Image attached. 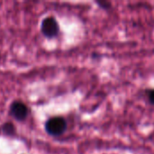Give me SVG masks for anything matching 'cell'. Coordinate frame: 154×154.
Returning a JSON list of instances; mask_svg holds the SVG:
<instances>
[{
	"instance_id": "1",
	"label": "cell",
	"mask_w": 154,
	"mask_h": 154,
	"mask_svg": "<svg viewBox=\"0 0 154 154\" xmlns=\"http://www.w3.org/2000/svg\"><path fill=\"white\" fill-rule=\"evenodd\" d=\"M67 121L61 116H52L49 118L44 125L46 133L53 137L62 135L67 130Z\"/></svg>"
},
{
	"instance_id": "2",
	"label": "cell",
	"mask_w": 154,
	"mask_h": 154,
	"mask_svg": "<svg viewBox=\"0 0 154 154\" xmlns=\"http://www.w3.org/2000/svg\"><path fill=\"white\" fill-rule=\"evenodd\" d=\"M41 32L43 36L48 39L55 38L60 32V25L58 21L53 16L45 17L42 21Z\"/></svg>"
},
{
	"instance_id": "3",
	"label": "cell",
	"mask_w": 154,
	"mask_h": 154,
	"mask_svg": "<svg viewBox=\"0 0 154 154\" xmlns=\"http://www.w3.org/2000/svg\"><path fill=\"white\" fill-rule=\"evenodd\" d=\"M10 116L18 122L26 120L29 115V107L21 100H14L12 102L9 107Z\"/></svg>"
},
{
	"instance_id": "4",
	"label": "cell",
	"mask_w": 154,
	"mask_h": 154,
	"mask_svg": "<svg viewBox=\"0 0 154 154\" xmlns=\"http://www.w3.org/2000/svg\"><path fill=\"white\" fill-rule=\"evenodd\" d=\"M2 132L4 133L5 135L6 136H14L16 133V128L15 125L12 122H5L1 128Z\"/></svg>"
},
{
	"instance_id": "5",
	"label": "cell",
	"mask_w": 154,
	"mask_h": 154,
	"mask_svg": "<svg viewBox=\"0 0 154 154\" xmlns=\"http://www.w3.org/2000/svg\"><path fill=\"white\" fill-rule=\"evenodd\" d=\"M97 5L100 6V7H102V8H105V9H108V8H110V5H111V4L109 3V2H99V1H97Z\"/></svg>"
},
{
	"instance_id": "6",
	"label": "cell",
	"mask_w": 154,
	"mask_h": 154,
	"mask_svg": "<svg viewBox=\"0 0 154 154\" xmlns=\"http://www.w3.org/2000/svg\"><path fill=\"white\" fill-rule=\"evenodd\" d=\"M149 100H150L151 104L154 105V89H152V90L149 93Z\"/></svg>"
}]
</instances>
